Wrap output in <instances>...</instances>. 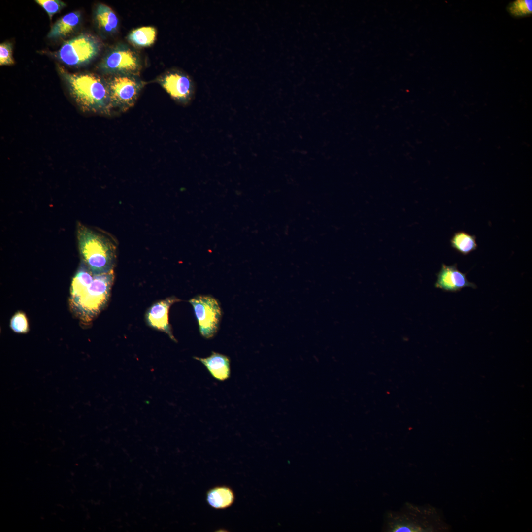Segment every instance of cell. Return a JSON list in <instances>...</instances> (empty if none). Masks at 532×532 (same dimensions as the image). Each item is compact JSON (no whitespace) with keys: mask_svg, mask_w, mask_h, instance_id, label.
I'll return each mask as SVG.
<instances>
[{"mask_svg":"<svg viewBox=\"0 0 532 532\" xmlns=\"http://www.w3.org/2000/svg\"><path fill=\"white\" fill-rule=\"evenodd\" d=\"M14 63L12 55V44L4 42L0 45V65H11Z\"/></svg>","mask_w":532,"mask_h":532,"instance_id":"obj_20","label":"cell"},{"mask_svg":"<svg viewBox=\"0 0 532 532\" xmlns=\"http://www.w3.org/2000/svg\"><path fill=\"white\" fill-rule=\"evenodd\" d=\"M59 71L71 96L84 111L109 114L113 108L106 80L94 73H72L62 67Z\"/></svg>","mask_w":532,"mask_h":532,"instance_id":"obj_2","label":"cell"},{"mask_svg":"<svg viewBox=\"0 0 532 532\" xmlns=\"http://www.w3.org/2000/svg\"><path fill=\"white\" fill-rule=\"evenodd\" d=\"M156 34V30L154 27L145 26L133 30L127 38L128 41L134 46L144 47L154 43Z\"/></svg>","mask_w":532,"mask_h":532,"instance_id":"obj_15","label":"cell"},{"mask_svg":"<svg viewBox=\"0 0 532 532\" xmlns=\"http://www.w3.org/2000/svg\"><path fill=\"white\" fill-rule=\"evenodd\" d=\"M11 329L17 333H26L29 331V326L26 315L21 312H17L10 320Z\"/></svg>","mask_w":532,"mask_h":532,"instance_id":"obj_18","label":"cell"},{"mask_svg":"<svg viewBox=\"0 0 532 532\" xmlns=\"http://www.w3.org/2000/svg\"><path fill=\"white\" fill-rule=\"evenodd\" d=\"M510 13L515 16H523L532 13V0H517L508 7Z\"/></svg>","mask_w":532,"mask_h":532,"instance_id":"obj_17","label":"cell"},{"mask_svg":"<svg viewBox=\"0 0 532 532\" xmlns=\"http://www.w3.org/2000/svg\"><path fill=\"white\" fill-rule=\"evenodd\" d=\"M206 501L215 509H224L231 506L235 496L232 488L226 485L216 486L209 489L206 496Z\"/></svg>","mask_w":532,"mask_h":532,"instance_id":"obj_12","label":"cell"},{"mask_svg":"<svg viewBox=\"0 0 532 532\" xmlns=\"http://www.w3.org/2000/svg\"><path fill=\"white\" fill-rule=\"evenodd\" d=\"M193 358L200 362L214 379L220 381H225L230 378V359L227 356L212 351L208 357Z\"/></svg>","mask_w":532,"mask_h":532,"instance_id":"obj_11","label":"cell"},{"mask_svg":"<svg viewBox=\"0 0 532 532\" xmlns=\"http://www.w3.org/2000/svg\"><path fill=\"white\" fill-rule=\"evenodd\" d=\"M435 286L444 291L456 292L464 287L476 288V285L468 281L466 273L460 271L456 264L451 266L442 265L437 274Z\"/></svg>","mask_w":532,"mask_h":532,"instance_id":"obj_10","label":"cell"},{"mask_svg":"<svg viewBox=\"0 0 532 532\" xmlns=\"http://www.w3.org/2000/svg\"><path fill=\"white\" fill-rule=\"evenodd\" d=\"M114 279L113 270L94 274L81 261L70 289L69 305L73 313L84 322L93 320L107 303Z\"/></svg>","mask_w":532,"mask_h":532,"instance_id":"obj_1","label":"cell"},{"mask_svg":"<svg viewBox=\"0 0 532 532\" xmlns=\"http://www.w3.org/2000/svg\"><path fill=\"white\" fill-rule=\"evenodd\" d=\"M113 108L125 112L136 101L144 83L137 75H111L106 79Z\"/></svg>","mask_w":532,"mask_h":532,"instance_id":"obj_4","label":"cell"},{"mask_svg":"<svg viewBox=\"0 0 532 532\" xmlns=\"http://www.w3.org/2000/svg\"><path fill=\"white\" fill-rule=\"evenodd\" d=\"M179 301L180 299L174 296L160 300L153 304L145 315L146 321L149 326L165 332L175 342L177 340L173 335L168 321V312L170 306Z\"/></svg>","mask_w":532,"mask_h":532,"instance_id":"obj_9","label":"cell"},{"mask_svg":"<svg viewBox=\"0 0 532 532\" xmlns=\"http://www.w3.org/2000/svg\"><path fill=\"white\" fill-rule=\"evenodd\" d=\"M35 1L46 11L50 19L55 13L66 6L64 2L58 0H37Z\"/></svg>","mask_w":532,"mask_h":532,"instance_id":"obj_19","label":"cell"},{"mask_svg":"<svg viewBox=\"0 0 532 532\" xmlns=\"http://www.w3.org/2000/svg\"><path fill=\"white\" fill-rule=\"evenodd\" d=\"M78 247L81 257L94 274L113 270L116 259V247L107 236L81 223L76 229Z\"/></svg>","mask_w":532,"mask_h":532,"instance_id":"obj_3","label":"cell"},{"mask_svg":"<svg viewBox=\"0 0 532 532\" xmlns=\"http://www.w3.org/2000/svg\"><path fill=\"white\" fill-rule=\"evenodd\" d=\"M451 244L453 248L464 255L476 250L477 246L475 236L463 231L454 234L451 239Z\"/></svg>","mask_w":532,"mask_h":532,"instance_id":"obj_16","label":"cell"},{"mask_svg":"<svg viewBox=\"0 0 532 532\" xmlns=\"http://www.w3.org/2000/svg\"><path fill=\"white\" fill-rule=\"evenodd\" d=\"M81 15L79 12H72L59 19L53 25L47 37L49 38H59L65 37L73 32L80 23Z\"/></svg>","mask_w":532,"mask_h":532,"instance_id":"obj_13","label":"cell"},{"mask_svg":"<svg viewBox=\"0 0 532 532\" xmlns=\"http://www.w3.org/2000/svg\"><path fill=\"white\" fill-rule=\"evenodd\" d=\"M100 47V43L96 38L88 34H82L65 42L57 54L58 59L66 65L81 66L95 58Z\"/></svg>","mask_w":532,"mask_h":532,"instance_id":"obj_5","label":"cell"},{"mask_svg":"<svg viewBox=\"0 0 532 532\" xmlns=\"http://www.w3.org/2000/svg\"><path fill=\"white\" fill-rule=\"evenodd\" d=\"M158 81L174 100L184 103L190 100L193 93V84L186 74L171 71L164 74Z\"/></svg>","mask_w":532,"mask_h":532,"instance_id":"obj_8","label":"cell"},{"mask_svg":"<svg viewBox=\"0 0 532 532\" xmlns=\"http://www.w3.org/2000/svg\"><path fill=\"white\" fill-rule=\"evenodd\" d=\"M100 70L110 75H138L141 63L137 53L129 46L120 44L114 47L105 55L99 65Z\"/></svg>","mask_w":532,"mask_h":532,"instance_id":"obj_6","label":"cell"},{"mask_svg":"<svg viewBox=\"0 0 532 532\" xmlns=\"http://www.w3.org/2000/svg\"><path fill=\"white\" fill-rule=\"evenodd\" d=\"M95 20L98 28L106 33H113L118 30L119 20L117 16L112 9L105 4L98 5Z\"/></svg>","mask_w":532,"mask_h":532,"instance_id":"obj_14","label":"cell"},{"mask_svg":"<svg viewBox=\"0 0 532 532\" xmlns=\"http://www.w3.org/2000/svg\"><path fill=\"white\" fill-rule=\"evenodd\" d=\"M192 305L201 336L213 338L217 333L222 316L218 300L208 295L196 296L189 301Z\"/></svg>","mask_w":532,"mask_h":532,"instance_id":"obj_7","label":"cell"}]
</instances>
